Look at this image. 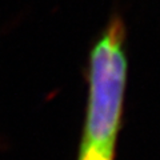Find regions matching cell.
Returning a JSON list of instances; mask_svg holds the SVG:
<instances>
[{"mask_svg": "<svg viewBox=\"0 0 160 160\" xmlns=\"http://www.w3.org/2000/svg\"><path fill=\"white\" fill-rule=\"evenodd\" d=\"M127 71L126 26L116 15L89 53L88 102L78 160H115Z\"/></svg>", "mask_w": 160, "mask_h": 160, "instance_id": "cell-1", "label": "cell"}]
</instances>
